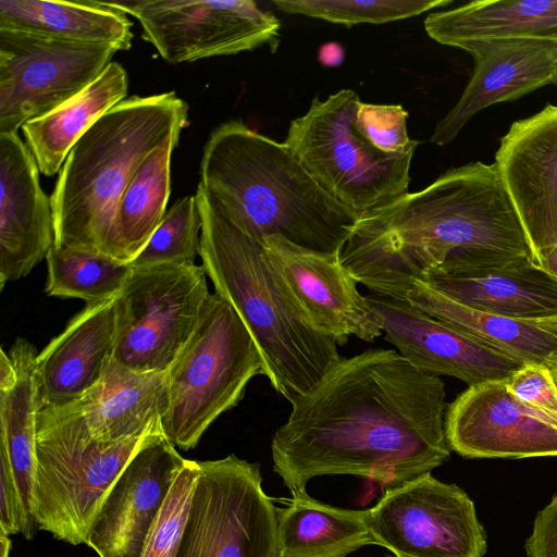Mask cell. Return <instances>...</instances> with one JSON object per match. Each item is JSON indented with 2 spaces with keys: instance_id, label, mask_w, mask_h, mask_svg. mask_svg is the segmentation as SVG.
Segmentation results:
<instances>
[{
  "instance_id": "obj_16",
  "label": "cell",
  "mask_w": 557,
  "mask_h": 557,
  "mask_svg": "<svg viewBox=\"0 0 557 557\" xmlns=\"http://www.w3.org/2000/svg\"><path fill=\"white\" fill-rule=\"evenodd\" d=\"M419 281L478 310L524 321L557 320V278L531 257L451 255Z\"/></svg>"
},
{
  "instance_id": "obj_39",
  "label": "cell",
  "mask_w": 557,
  "mask_h": 557,
  "mask_svg": "<svg viewBox=\"0 0 557 557\" xmlns=\"http://www.w3.org/2000/svg\"><path fill=\"white\" fill-rule=\"evenodd\" d=\"M344 58V51L336 42H329L321 47L319 51V60L324 65H338Z\"/></svg>"
},
{
  "instance_id": "obj_12",
  "label": "cell",
  "mask_w": 557,
  "mask_h": 557,
  "mask_svg": "<svg viewBox=\"0 0 557 557\" xmlns=\"http://www.w3.org/2000/svg\"><path fill=\"white\" fill-rule=\"evenodd\" d=\"M108 4L137 18L168 63L251 51L278 42L280 21L252 0H129Z\"/></svg>"
},
{
  "instance_id": "obj_7",
  "label": "cell",
  "mask_w": 557,
  "mask_h": 557,
  "mask_svg": "<svg viewBox=\"0 0 557 557\" xmlns=\"http://www.w3.org/2000/svg\"><path fill=\"white\" fill-rule=\"evenodd\" d=\"M264 375L259 348L235 309L210 294L187 344L168 370L165 437L189 450L209 426L244 398L248 383Z\"/></svg>"
},
{
  "instance_id": "obj_41",
  "label": "cell",
  "mask_w": 557,
  "mask_h": 557,
  "mask_svg": "<svg viewBox=\"0 0 557 557\" xmlns=\"http://www.w3.org/2000/svg\"><path fill=\"white\" fill-rule=\"evenodd\" d=\"M10 535L5 534L4 532L0 531V557H10V550H11V540L9 539Z\"/></svg>"
},
{
  "instance_id": "obj_40",
  "label": "cell",
  "mask_w": 557,
  "mask_h": 557,
  "mask_svg": "<svg viewBox=\"0 0 557 557\" xmlns=\"http://www.w3.org/2000/svg\"><path fill=\"white\" fill-rule=\"evenodd\" d=\"M536 263L557 278V245L539 252Z\"/></svg>"
},
{
  "instance_id": "obj_42",
  "label": "cell",
  "mask_w": 557,
  "mask_h": 557,
  "mask_svg": "<svg viewBox=\"0 0 557 557\" xmlns=\"http://www.w3.org/2000/svg\"><path fill=\"white\" fill-rule=\"evenodd\" d=\"M545 364L547 366V368L549 369L555 382H556V385H557V354L556 355H553L552 357H549Z\"/></svg>"
},
{
  "instance_id": "obj_11",
  "label": "cell",
  "mask_w": 557,
  "mask_h": 557,
  "mask_svg": "<svg viewBox=\"0 0 557 557\" xmlns=\"http://www.w3.org/2000/svg\"><path fill=\"white\" fill-rule=\"evenodd\" d=\"M374 545L395 557H483L487 535L469 495L431 472L391 490L367 509Z\"/></svg>"
},
{
  "instance_id": "obj_10",
  "label": "cell",
  "mask_w": 557,
  "mask_h": 557,
  "mask_svg": "<svg viewBox=\"0 0 557 557\" xmlns=\"http://www.w3.org/2000/svg\"><path fill=\"white\" fill-rule=\"evenodd\" d=\"M206 275L196 264L132 267L117 295L119 329L111 358L138 372L168 371L210 296Z\"/></svg>"
},
{
  "instance_id": "obj_30",
  "label": "cell",
  "mask_w": 557,
  "mask_h": 557,
  "mask_svg": "<svg viewBox=\"0 0 557 557\" xmlns=\"http://www.w3.org/2000/svg\"><path fill=\"white\" fill-rule=\"evenodd\" d=\"M181 132L172 133L147 156L121 197L116 235L126 263H131L144 249L166 213L171 158Z\"/></svg>"
},
{
  "instance_id": "obj_6",
  "label": "cell",
  "mask_w": 557,
  "mask_h": 557,
  "mask_svg": "<svg viewBox=\"0 0 557 557\" xmlns=\"http://www.w3.org/2000/svg\"><path fill=\"white\" fill-rule=\"evenodd\" d=\"M113 443L90 433L78 400L37 412L34 518L57 540L86 544L113 483L154 434Z\"/></svg>"
},
{
  "instance_id": "obj_24",
  "label": "cell",
  "mask_w": 557,
  "mask_h": 557,
  "mask_svg": "<svg viewBox=\"0 0 557 557\" xmlns=\"http://www.w3.org/2000/svg\"><path fill=\"white\" fill-rule=\"evenodd\" d=\"M15 371L13 382L0 388V450L9 460L24 511L27 535L33 539L36 484L37 389L36 347L17 337L8 351Z\"/></svg>"
},
{
  "instance_id": "obj_1",
  "label": "cell",
  "mask_w": 557,
  "mask_h": 557,
  "mask_svg": "<svg viewBox=\"0 0 557 557\" xmlns=\"http://www.w3.org/2000/svg\"><path fill=\"white\" fill-rule=\"evenodd\" d=\"M290 404L271 456L292 495L306 492L311 479L333 474L367 478L385 492L450 457L444 382L394 349L342 357Z\"/></svg>"
},
{
  "instance_id": "obj_15",
  "label": "cell",
  "mask_w": 557,
  "mask_h": 557,
  "mask_svg": "<svg viewBox=\"0 0 557 557\" xmlns=\"http://www.w3.org/2000/svg\"><path fill=\"white\" fill-rule=\"evenodd\" d=\"M445 434L463 458L557 457V425L520 401L505 380L459 394L447 406Z\"/></svg>"
},
{
  "instance_id": "obj_33",
  "label": "cell",
  "mask_w": 557,
  "mask_h": 557,
  "mask_svg": "<svg viewBox=\"0 0 557 557\" xmlns=\"http://www.w3.org/2000/svg\"><path fill=\"white\" fill-rule=\"evenodd\" d=\"M201 218L196 196L178 199L165 213L132 267L195 265L199 256Z\"/></svg>"
},
{
  "instance_id": "obj_36",
  "label": "cell",
  "mask_w": 557,
  "mask_h": 557,
  "mask_svg": "<svg viewBox=\"0 0 557 557\" xmlns=\"http://www.w3.org/2000/svg\"><path fill=\"white\" fill-rule=\"evenodd\" d=\"M505 383L520 401L557 425V385L545 363H523Z\"/></svg>"
},
{
  "instance_id": "obj_19",
  "label": "cell",
  "mask_w": 557,
  "mask_h": 557,
  "mask_svg": "<svg viewBox=\"0 0 557 557\" xmlns=\"http://www.w3.org/2000/svg\"><path fill=\"white\" fill-rule=\"evenodd\" d=\"M367 297L382 315L385 341L393 344L422 373L453 376L473 386L505 380L523 364L413 307L407 300L372 293Z\"/></svg>"
},
{
  "instance_id": "obj_4",
  "label": "cell",
  "mask_w": 557,
  "mask_h": 557,
  "mask_svg": "<svg viewBox=\"0 0 557 557\" xmlns=\"http://www.w3.org/2000/svg\"><path fill=\"white\" fill-rule=\"evenodd\" d=\"M199 256L214 290L238 313L262 357L264 375L289 403L338 361V345L315 331L273 270L263 245L239 230L200 183Z\"/></svg>"
},
{
  "instance_id": "obj_14",
  "label": "cell",
  "mask_w": 557,
  "mask_h": 557,
  "mask_svg": "<svg viewBox=\"0 0 557 557\" xmlns=\"http://www.w3.org/2000/svg\"><path fill=\"white\" fill-rule=\"evenodd\" d=\"M262 245L288 295L319 333L346 345L356 336L373 343L383 335V319L363 296L339 252H321L274 235Z\"/></svg>"
},
{
  "instance_id": "obj_3",
  "label": "cell",
  "mask_w": 557,
  "mask_h": 557,
  "mask_svg": "<svg viewBox=\"0 0 557 557\" xmlns=\"http://www.w3.org/2000/svg\"><path fill=\"white\" fill-rule=\"evenodd\" d=\"M244 233L278 235L300 247L339 252L358 220L327 195L284 143L231 120L214 128L200 182Z\"/></svg>"
},
{
  "instance_id": "obj_18",
  "label": "cell",
  "mask_w": 557,
  "mask_h": 557,
  "mask_svg": "<svg viewBox=\"0 0 557 557\" xmlns=\"http://www.w3.org/2000/svg\"><path fill=\"white\" fill-rule=\"evenodd\" d=\"M457 48L474 61L473 74L454 108L436 124L430 141L450 144L483 109L518 99L546 85H557V39L483 38Z\"/></svg>"
},
{
  "instance_id": "obj_32",
  "label": "cell",
  "mask_w": 557,
  "mask_h": 557,
  "mask_svg": "<svg viewBox=\"0 0 557 557\" xmlns=\"http://www.w3.org/2000/svg\"><path fill=\"white\" fill-rule=\"evenodd\" d=\"M453 0H274L277 10L343 24L347 27L409 18L431 9L450 4Z\"/></svg>"
},
{
  "instance_id": "obj_34",
  "label": "cell",
  "mask_w": 557,
  "mask_h": 557,
  "mask_svg": "<svg viewBox=\"0 0 557 557\" xmlns=\"http://www.w3.org/2000/svg\"><path fill=\"white\" fill-rule=\"evenodd\" d=\"M198 474V461L187 459L149 529L141 557H175Z\"/></svg>"
},
{
  "instance_id": "obj_22",
  "label": "cell",
  "mask_w": 557,
  "mask_h": 557,
  "mask_svg": "<svg viewBox=\"0 0 557 557\" xmlns=\"http://www.w3.org/2000/svg\"><path fill=\"white\" fill-rule=\"evenodd\" d=\"M78 403L97 441L113 443L163 431L168 371L138 372L111 358L100 381Z\"/></svg>"
},
{
  "instance_id": "obj_35",
  "label": "cell",
  "mask_w": 557,
  "mask_h": 557,
  "mask_svg": "<svg viewBox=\"0 0 557 557\" xmlns=\"http://www.w3.org/2000/svg\"><path fill=\"white\" fill-rule=\"evenodd\" d=\"M408 112L400 104L360 102L355 126L375 149L387 154H404L416 150L418 141L407 132Z\"/></svg>"
},
{
  "instance_id": "obj_23",
  "label": "cell",
  "mask_w": 557,
  "mask_h": 557,
  "mask_svg": "<svg viewBox=\"0 0 557 557\" xmlns=\"http://www.w3.org/2000/svg\"><path fill=\"white\" fill-rule=\"evenodd\" d=\"M133 23L107 1L0 0V29L42 38L132 47Z\"/></svg>"
},
{
  "instance_id": "obj_29",
  "label": "cell",
  "mask_w": 557,
  "mask_h": 557,
  "mask_svg": "<svg viewBox=\"0 0 557 557\" xmlns=\"http://www.w3.org/2000/svg\"><path fill=\"white\" fill-rule=\"evenodd\" d=\"M516 188L535 257L557 245V107L524 145Z\"/></svg>"
},
{
  "instance_id": "obj_44",
  "label": "cell",
  "mask_w": 557,
  "mask_h": 557,
  "mask_svg": "<svg viewBox=\"0 0 557 557\" xmlns=\"http://www.w3.org/2000/svg\"><path fill=\"white\" fill-rule=\"evenodd\" d=\"M383 557H395V556H394V555H393V556H392V555H385V556H383Z\"/></svg>"
},
{
  "instance_id": "obj_28",
  "label": "cell",
  "mask_w": 557,
  "mask_h": 557,
  "mask_svg": "<svg viewBox=\"0 0 557 557\" xmlns=\"http://www.w3.org/2000/svg\"><path fill=\"white\" fill-rule=\"evenodd\" d=\"M277 537L281 557H347L374 545L367 510L332 506L307 492L277 507Z\"/></svg>"
},
{
  "instance_id": "obj_8",
  "label": "cell",
  "mask_w": 557,
  "mask_h": 557,
  "mask_svg": "<svg viewBox=\"0 0 557 557\" xmlns=\"http://www.w3.org/2000/svg\"><path fill=\"white\" fill-rule=\"evenodd\" d=\"M360 102L351 89L314 97L308 111L290 121L284 141L319 186L358 220L409 193L416 151L387 154L371 146L355 126Z\"/></svg>"
},
{
  "instance_id": "obj_2",
  "label": "cell",
  "mask_w": 557,
  "mask_h": 557,
  "mask_svg": "<svg viewBox=\"0 0 557 557\" xmlns=\"http://www.w3.org/2000/svg\"><path fill=\"white\" fill-rule=\"evenodd\" d=\"M535 253L495 163L443 173L425 188L360 218L341 259L370 293L406 300L416 281L447 257Z\"/></svg>"
},
{
  "instance_id": "obj_25",
  "label": "cell",
  "mask_w": 557,
  "mask_h": 557,
  "mask_svg": "<svg viewBox=\"0 0 557 557\" xmlns=\"http://www.w3.org/2000/svg\"><path fill=\"white\" fill-rule=\"evenodd\" d=\"M413 307L521 363H545L557 354V333L549 320L524 321L465 306L422 281L406 296Z\"/></svg>"
},
{
  "instance_id": "obj_38",
  "label": "cell",
  "mask_w": 557,
  "mask_h": 557,
  "mask_svg": "<svg viewBox=\"0 0 557 557\" xmlns=\"http://www.w3.org/2000/svg\"><path fill=\"white\" fill-rule=\"evenodd\" d=\"M524 549L528 557H557V492L536 513Z\"/></svg>"
},
{
  "instance_id": "obj_26",
  "label": "cell",
  "mask_w": 557,
  "mask_h": 557,
  "mask_svg": "<svg viewBox=\"0 0 557 557\" xmlns=\"http://www.w3.org/2000/svg\"><path fill=\"white\" fill-rule=\"evenodd\" d=\"M128 77L119 62L112 61L83 91L22 126L25 144L39 172L52 176L60 172L70 151L84 133L127 95Z\"/></svg>"
},
{
  "instance_id": "obj_13",
  "label": "cell",
  "mask_w": 557,
  "mask_h": 557,
  "mask_svg": "<svg viewBox=\"0 0 557 557\" xmlns=\"http://www.w3.org/2000/svg\"><path fill=\"white\" fill-rule=\"evenodd\" d=\"M115 47L84 45L0 29V134L17 133L89 86Z\"/></svg>"
},
{
  "instance_id": "obj_21",
  "label": "cell",
  "mask_w": 557,
  "mask_h": 557,
  "mask_svg": "<svg viewBox=\"0 0 557 557\" xmlns=\"http://www.w3.org/2000/svg\"><path fill=\"white\" fill-rule=\"evenodd\" d=\"M117 295L86 304L38 354V410L79 400L101 379L117 336Z\"/></svg>"
},
{
  "instance_id": "obj_9",
  "label": "cell",
  "mask_w": 557,
  "mask_h": 557,
  "mask_svg": "<svg viewBox=\"0 0 557 557\" xmlns=\"http://www.w3.org/2000/svg\"><path fill=\"white\" fill-rule=\"evenodd\" d=\"M198 467L175 557H281L277 507L262 488L260 463L232 454Z\"/></svg>"
},
{
  "instance_id": "obj_27",
  "label": "cell",
  "mask_w": 557,
  "mask_h": 557,
  "mask_svg": "<svg viewBox=\"0 0 557 557\" xmlns=\"http://www.w3.org/2000/svg\"><path fill=\"white\" fill-rule=\"evenodd\" d=\"M428 35L458 47L473 39L542 37L557 39V0H484L431 13Z\"/></svg>"
},
{
  "instance_id": "obj_20",
  "label": "cell",
  "mask_w": 557,
  "mask_h": 557,
  "mask_svg": "<svg viewBox=\"0 0 557 557\" xmlns=\"http://www.w3.org/2000/svg\"><path fill=\"white\" fill-rule=\"evenodd\" d=\"M0 289L47 257L54 245L50 198L35 158L17 133L0 134Z\"/></svg>"
},
{
  "instance_id": "obj_17",
  "label": "cell",
  "mask_w": 557,
  "mask_h": 557,
  "mask_svg": "<svg viewBox=\"0 0 557 557\" xmlns=\"http://www.w3.org/2000/svg\"><path fill=\"white\" fill-rule=\"evenodd\" d=\"M186 461L163 432L152 435L109 490L86 544L99 557H141L149 529Z\"/></svg>"
},
{
  "instance_id": "obj_31",
  "label": "cell",
  "mask_w": 557,
  "mask_h": 557,
  "mask_svg": "<svg viewBox=\"0 0 557 557\" xmlns=\"http://www.w3.org/2000/svg\"><path fill=\"white\" fill-rule=\"evenodd\" d=\"M45 293L60 298H78L95 304L115 297L127 281L132 267L111 257L55 247L47 257Z\"/></svg>"
},
{
  "instance_id": "obj_5",
  "label": "cell",
  "mask_w": 557,
  "mask_h": 557,
  "mask_svg": "<svg viewBox=\"0 0 557 557\" xmlns=\"http://www.w3.org/2000/svg\"><path fill=\"white\" fill-rule=\"evenodd\" d=\"M187 120L175 91L132 96L99 117L70 151L50 196L54 246L126 263L116 235L121 197L147 156Z\"/></svg>"
},
{
  "instance_id": "obj_37",
  "label": "cell",
  "mask_w": 557,
  "mask_h": 557,
  "mask_svg": "<svg viewBox=\"0 0 557 557\" xmlns=\"http://www.w3.org/2000/svg\"><path fill=\"white\" fill-rule=\"evenodd\" d=\"M0 531L27 535L26 520L9 460L0 450Z\"/></svg>"
},
{
  "instance_id": "obj_43",
  "label": "cell",
  "mask_w": 557,
  "mask_h": 557,
  "mask_svg": "<svg viewBox=\"0 0 557 557\" xmlns=\"http://www.w3.org/2000/svg\"><path fill=\"white\" fill-rule=\"evenodd\" d=\"M554 331L557 333V320H549Z\"/></svg>"
}]
</instances>
